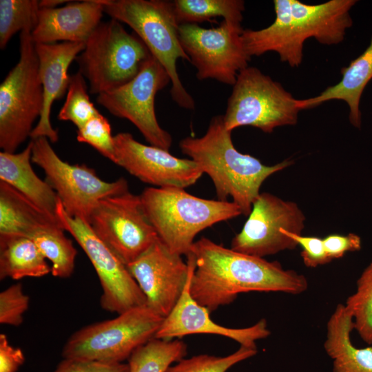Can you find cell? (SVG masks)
Wrapping results in <instances>:
<instances>
[{
  "label": "cell",
  "instance_id": "obj_9",
  "mask_svg": "<svg viewBox=\"0 0 372 372\" xmlns=\"http://www.w3.org/2000/svg\"><path fill=\"white\" fill-rule=\"evenodd\" d=\"M298 100L258 68L247 67L238 74L223 115L227 130L251 126L265 133L294 125L301 110Z\"/></svg>",
  "mask_w": 372,
  "mask_h": 372
},
{
  "label": "cell",
  "instance_id": "obj_12",
  "mask_svg": "<svg viewBox=\"0 0 372 372\" xmlns=\"http://www.w3.org/2000/svg\"><path fill=\"white\" fill-rule=\"evenodd\" d=\"M88 223L97 237L126 266L158 238L139 195L130 191L100 200Z\"/></svg>",
  "mask_w": 372,
  "mask_h": 372
},
{
  "label": "cell",
  "instance_id": "obj_3",
  "mask_svg": "<svg viewBox=\"0 0 372 372\" xmlns=\"http://www.w3.org/2000/svg\"><path fill=\"white\" fill-rule=\"evenodd\" d=\"M182 153L194 161L211 179L220 200L232 201L249 215L258 197L262 183L271 175L289 167L285 160L266 165L260 160L236 149L231 132L225 127L223 115L213 117L201 137L187 136L179 142Z\"/></svg>",
  "mask_w": 372,
  "mask_h": 372
},
{
  "label": "cell",
  "instance_id": "obj_19",
  "mask_svg": "<svg viewBox=\"0 0 372 372\" xmlns=\"http://www.w3.org/2000/svg\"><path fill=\"white\" fill-rule=\"evenodd\" d=\"M85 43L59 42L35 43L39 60V74L43 90V107L31 139L45 137L51 143L59 140V135L50 123L52 105L68 91L70 76L68 74L71 63L84 50Z\"/></svg>",
  "mask_w": 372,
  "mask_h": 372
},
{
  "label": "cell",
  "instance_id": "obj_2",
  "mask_svg": "<svg viewBox=\"0 0 372 372\" xmlns=\"http://www.w3.org/2000/svg\"><path fill=\"white\" fill-rule=\"evenodd\" d=\"M356 0H330L316 5L298 0H274L276 18L268 27L243 30L241 37L247 54L260 56L275 52L293 68L302 62L304 43L314 38L323 45L341 43L353 25L350 10Z\"/></svg>",
  "mask_w": 372,
  "mask_h": 372
},
{
  "label": "cell",
  "instance_id": "obj_10",
  "mask_svg": "<svg viewBox=\"0 0 372 372\" xmlns=\"http://www.w3.org/2000/svg\"><path fill=\"white\" fill-rule=\"evenodd\" d=\"M31 140L32 162L43 169L45 180L55 191L64 210L70 216L88 223L100 200L129 191L127 182L123 178L107 182L85 164L72 165L63 161L47 138Z\"/></svg>",
  "mask_w": 372,
  "mask_h": 372
},
{
  "label": "cell",
  "instance_id": "obj_29",
  "mask_svg": "<svg viewBox=\"0 0 372 372\" xmlns=\"http://www.w3.org/2000/svg\"><path fill=\"white\" fill-rule=\"evenodd\" d=\"M354 329L367 344H372V259L357 280L356 290L346 300Z\"/></svg>",
  "mask_w": 372,
  "mask_h": 372
},
{
  "label": "cell",
  "instance_id": "obj_1",
  "mask_svg": "<svg viewBox=\"0 0 372 372\" xmlns=\"http://www.w3.org/2000/svg\"><path fill=\"white\" fill-rule=\"evenodd\" d=\"M195 267L189 291L209 312L251 291L299 294L308 288L307 278L285 269L277 261L242 254L203 237L193 244Z\"/></svg>",
  "mask_w": 372,
  "mask_h": 372
},
{
  "label": "cell",
  "instance_id": "obj_5",
  "mask_svg": "<svg viewBox=\"0 0 372 372\" xmlns=\"http://www.w3.org/2000/svg\"><path fill=\"white\" fill-rule=\"evenodd\" d=\"M104 13L129 25L146 45L171 79L172 100L180 107L194 110L195 103L177 72L180 59L189 61L179 40V24L173 2L164 0H101Z\"/></svg>",
  "mask_w": 372,
  "mask_h": 372
},
{
  "label": "cell",
  "instance_id": "obj_34",
  "mask_svg": "<svg viewBox=\"0 0 372 372\" xmlns=\"http://www.w3.org/2000/svg\"><path fill=\"white\" fill-rule=\"evenodd\" d=\"M30 298L21 283L14 284L0 293V323L17 327L22 324Z\"/></svg>",
  "mask_w": 372,
  "mask_h": 372
},
{
  "label": "cell",
  "instance_id": "obj_11",
  "mask_svg": "<svg viewBox=\"0 0 372 372\" xmlns=\"http://www.w3.org/2000/svg\"><path fill=\"white\" fill-rule=\"evenodd\" d=\"M241 24L223 20L219 26L204 28L195 23L180 24V45L196 68L200 81L214 79L234 85L239 72L248 67L251 56L246 52Z\"/></svg>",
  "mask_w": 372,
  "mask_h": 372
},
{
  "label": "cell",
  "instance_id": "obj_32",
  "mask_svg": "<svg viewBox=\"0 0 372 372\" xmlns=\"http://www.w3.org/2000/svg\"><path fill=\"white\" fill-rule=\"evenodd\" d=\"M257 349L240 346L235 352L227 356L207 354L183 358L165 372H227L234 365L254 356Z\"/></svg>",
  "mask_w": 372,
  "mask_h": 372
},
{
  "label": "cell",
  "instance_id": "obj_7",
  "mask_svg": "<svg viewBox=\"0 0 372 372\" xmlns=\"http://www.w3.org/2000/svg\"><path fill=\"white\" fill-rule=\"evenodd\" d=\"M32 30L19 35V59L0 85V147L15 153L34 129L43 107V90Z\"/></svg>",
  "mask_w": 372,
  "mask_h": 372
},
{
  "label": "cell",
  "instance_id": "obj_20",
  "mask_svg": "<svg viewBox=\"0 0 372 372\" xmlns=\"http://www.w3.org/2000/svg\"><path fill=\"white\" fill-rule=\"evenodd\" d=\"M101 0L70 1L55 8H39L37 23L31 32L34 43H85L101 22Z\"/></svg>",
  "mask_w": 372,
  "mask_h": 372
},
{
  "label": "cell",
  "instance_id": "obj_28",
  "mask_svg": "<svg viewBox=\"0 0 372 372\" xmlns=\"http://www.w3.org/2000/svg\"><path fill=\"white\" fill-rule=\"evenodd\" d=\"M173 7L179 25L210 21L222 17L224 20L241 24L245 2L242 0H175Z\"/></svg>",
  "mask_w": 372,
  "mask_h": 372
},
{
  "label": "cell",
  "instance_id": "obj_13",
  "mask_svg": "<svg viewBox=\"0 0 372 372\" xmlns=\"http://www.w3.org/2000/svg\"><path fill=\"white\" fill-rule=\"evenodd\" d=\"M169 83L167 71L152 56L132 81L97 95L96 101L111 114L130 121L150 145L169 151L172 136L160 126L154 109L156 94Z\"/></svg>",
  "mask_w": 372,
  "mask_h": 372
},
{
  "label": "cell",
  "instance_id": "obj_30",
  "mask_svg": "<svg viewBox=\"0 0 372 372\" xmlns=\"http://www.w3.org/2000/svg\"><path fill=\"white\" fill-rule=\"evenodd\" d=\"M39 1H0V48L4 49L12 36L29 28L32 30L38 21Z\"/></svg>",
  "mask_w": 372,
  "mask_h": 372
},
{
  "label": "cell",
  "instance_id": "obj_15",
  "mask_svg": "<svg viewBox=\"0 0 372 372\" xmlns=\"http://www.w3.org/2000/svg\"><path fill=\"white\" fill-rule=\"evenodd\" d=\"M248 216L241 231L231 240L233 250L264 258L297 247L293 239L282 233L285 229L301 234L304 228L305 216L295 202L260 193Z\"/></svg>",
  "mask_w": 372,
  "mask_h": 372
},
{
  "label": "cell",
  "instance_id": "obj_25",
  "mask_svg": "<svg viewBox=\"0 0 372 372\" xmlns=\"http://www.w3.org/2000/svg\"><path fill=\"white\" fill-rule=\"evenodd\" d=\"M52 224L61 225L13 187L0 180V234L30 237Z\"/></svg>",
  "mask_w": 372,
  "mask_h": 372
},
{
  "label": "cell",
  "instance_id": "obj_36",
  "mask_svg": "<svg viewBox=\"0 0 372 372\" xmlns=\"http://www.w3.org/2000/svg\"><path fill=\"white\" fill-rule=\"evenodd\" d=\"M53 372H130L128 364L63 358Z\"/></svg>",
  "mask_w": 372,
  "mask_h": 372
},
{
  "label": "cell",
  "instance_id": "obj_14",
  "mask_svg": "<svg viewBox=\"0 0 372 372\" xmlns=\"http://www.w3.org/2000/svg\"><path fill=\"white\" fill-rule=\"evenodd\" d=\"M56 215L63 229L81 246L97 273L103 291L102 309L121 314L145 306V297L127 266L97 237L89 223L68 215L60 200Z\"/></svg>",
  "mask_w": 372,
  "mask_h": 372
},
{
  "label": "cell",
  "instance_id": "obj_31",
  "mask_svg": "<svg viewBox=\"0 0 372 372\" xmlns=\"http://www.w3.org/2000/svg\"><path fill=\"white\" fill-rule=\"evenodd\" d=\"M99 113L90 100L83 76L79 72L71 75L66 99L58 118L70 121L79 129Z\"/></svg>",
  "mask_w": 372,
  "mask_h": 372
},
{
  "label": "cell",
  "instance_id": "obj_35",
  "mask_svg": "<svg viewBox=\"0 0 372 372\" xmlns=\"http://www.w3.org/2000/svg\"><path fill=\"white\" fill-rule=\"evenodd\" d=\"M282 233L293 239L302 250L301 257L308 267H316L331 261L325 250L323 239L316 236H303L282 229Z\"/></svg>",
  "mask_w": 372,
  "mask_h": 372
},
{
  "label": "cell",
  "instance_id": "obj_18",
  "mask_svg": "<svg viewBox=\"0 0 372 372\" xmlns=\"http://www.w3.org/2000/svg\"><path fill=\"white\" fill-rule=\"evenodd\" d=\"M189 275L184 290L170 313L164 318L154 338L172 340L194 333H209L231 338L240 346L256 349V341L270 335L265 319L245 328H228L213 321L209 310L197 302L189 291L192 274L194 270V258L188 254Z\"/></svg>",
  "mask_w": 372,
  "mask_h": 372
},
{
  "label": "cell",
  "instance_id": "obj_4",
  "mask_svg": "<svg viewBox=\"0 0 372 372\" xmlns=\"http://www.w3.org/2000/svg\"><path fill=\"white\" fill-rule=\"evenodd\" d=\"M139 196L158 238L180 256L189 254L199 232L242 214L233 201L199 198L182 188L149 187Z\"/></svg>",
  "mask_w": 372,
  "mask_h": 372
},
{
  "label": "cell",
  "instance_id": "obj_27",
  "mask_svg": "<svg viewBox=\"0 0 372 372\" xmlns=\"http://www.w3.org/2000/svg\"><path fill=\"white\" fill-rule=\"evenodd\" d=\"M187 349V344L178 338H153L128 358L130 372H165L172 363L184 358Z\"/></svg>",
  "mask_w": 372,
  "mask_h": 372
},
{
  "label": "cell",
  "instance_id": "obj_16",
  "mask_svg": "<svg viewBox=\"0 0 372 372\" xmlns=\"http://www.w3.org/2000/svg\"><path fill=\"white\" fill-rule=\"evenodd\" d=\"M115 164L142 182L155 187L185 189L203 176L199 166L190 158H180L169 151L147 145L127 132L114 136Z\"/></svg>",
  "mask_w": 372,
  "mask_h": 372
},
{
  "label": "cell",
  "instance_id": "obj_21",
  "mask_svg": "<svg viewBox=\"0 0 372 372\" xmlns=\"http://www.w3.org/2000/svg\"><path fill=\"white\" fill-rule=\"evenodd\" d=\"M32 141L19 153L0 152V180L19 192L52 219L59 221L56 211L59 198L55 191L32 169ZM60 222V221H59Z\"/></svg>",
  "mask_w": 372,
  "mask_h": 372
},
{
  "label": "cell",
  "instance_id": "obj_6",
  "mask_svg": "<svg viewBox=\"0 0 372 372\" xmlns=\"http://www.w3.org/2000/svg\"><path fill=\"white\" fill-rule=\"evenodd\" d=\"M152 56L136 34L111 19L100 23L75 60L89 83V92L99 95L132 81Z\"/></svg>",
  "mask_w": 372,
  "mask_h": 372
},
{
  "label": "cell",
  "instance_id": "obj_38",
  "mask_svg": "<svg viewBox=\"0 0 372 372\" xmlns=\"http://www.w3.org/2000/svg\"><path fill=\"white\" fill-rule=\"evenodd\" d=\"M25 356L19 347L12 346L6 334H0V372H17Z\"/></svg>",
  "mask_w": 372,
  "mask_h": 372
},
{
  "label": "cell",
  "instance_id": "obj_33",
  "mask_svg": "<svg viewBox=\"0 0 372 372\" xmlns=\"http://www.w3.org/2000/svg\"><path fill=\"white\" fill-rule=\"evenodd\" d=\"M76 139L80 143L91 145L104 157L116 163L114 136L111 133L110 124L101 113L78 129Z\"/></svg>",
  "mask_w": 372,
  "mask_h": 372
},
{
  "label": "cell",
  "instance_id": "obj_8",
  "mask_svg": "<svg viewBox=\"0 0 372 372\" xmlns=\"http://www.w3.org/2000/svg\"><path fill=\"white\" fill-rule=\"evenodd\" d=\"M164 318L146 306L129 309L115 318L91 324L74 332L63 346V358L107 364L121 363L154 338Z\"/></svg>",
  "mask_w": 372,
  "mask_h": 372
},
{
  "label": "cell",
  "instance_id": "obj_24",
  "mask_svg": "<svg viewBox=\"0 0 372 372\" xmlns=\"http://www.w3.org/2000/svg\"><path fill=\"white\" fill-rule=\"evenodd\" d=\"M51 267L32 238L0 234V279L19 280L49 274Z\"/></svg>",
  "mask_w": 372,
  "mask_h": 372
},
{
  "label": "cell",
  "instance_id": "obj_39",
  "mask_svg": "<svg viewBox=\"0 0 372 372\" xmlns=\"http://www.w3.org/2000/svg\"><path fill=\"white\" fill-rule=\"evenodd\" d=\"M70 1L64 0H41L39 1V8H55L59 5L68 3Z\"/></svg>",
  "mask_w": 372,
  "mask_h": 372
},
{
  "label": "cell",
  "instance_id": "obj_23",
  "mask_svg": "<svg viewBox=\"0 0 372 372\" xmlns=\"http://www.w3.org/2000/svg\"><path fill=\"white\" fill-rule=\"evenodd\" d=\"M352 316L338 304L327 324L324 348L333 360V372H372V347L358 348L351 340Z\"/></svg>",
  "mask_w": 372,
  "mask_h": 372
},
{
  "label": "cell",
  "instance_id": "obj_37",
  "mask_svg": "<svg viewBox=\"0 0 372 372\" xmlns=\"http://www.w3.org/2000/svg\"><path fill=\"white\" fill-rule=\"evenodd\" d=\"M325 250L332 260L342 258L347 252L360 250V237L353 233L347 235L331 234L323 238Z\"/></svg>",
  "mask_w": 372,
  "mask_h": 372
},
{
  "label": "cell",
  "instance_id": "obj_26",
  "mask_svg": "<svg viewBox=\"0 0 372 372\" xmlns=\"http://www.w3.org/2000/svg\"><path fill=\"white\" fill-rule=\"evenodd\" d=\"M61 225H47L30 237L41 254L52 263L53 276L68 278L72 276L75 267L77 250L72 241L64 234Z\"/></svg>",
  "mask_w": 372,
  "mask_h": 372
},
{
  "label": "cell",
  "instance_id": "obj_22",
  "mask_svg": "<svg viewBox=\"0 0 372 372\" xmlns=\"http://www.w3.org/2000/svg\"><path fill=\"white\" fill-rule=\"evenodd\" d=\"M342 79L319 95L298 100L300 109L313 108L331 100H342L349 107V121L356 128L361 127L360 101L362 92L372 79V37L369 46L341 71Z\"/></svg>",
  "mask_w": 372,
  "mask_h": 372
},
{
  "label": "cell",
  "instance_id": "obj_17",
  "mask_svg": "<svg viewBox=\"0 0 372 372\" xmlns=\"http://www.w3.org/2000/svg\"><path fill=\"white\" fill-rule=\"evenodd\" d=\"M127 268L145 297V306L164 318L180 298L190 271L189 262L159 238Z\"/></svg>",
  "mask_w": 372,
  "mask_h": 372
}]
</instances>
